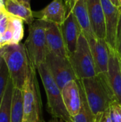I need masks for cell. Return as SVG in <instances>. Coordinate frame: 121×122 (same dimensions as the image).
Returning <instances> with one entry per match:
<instances>
[{
  "label": "cell",
  "mask_w": 121,
  "mask_h": 122,
  "mask_svg": "<svg viewBox=\"0 0 121 122\" xmlns=\"http://www.w3.org/2000/svg\"><path fill=\"white\" fill-rule=\"evenodd\" d=\"M17 1H20V2H21V3H23V4H24L26 5V6H30V1H31V0H17Z\"/></svg>",
  "instance_id": "83f0119b"
},
{
  "label": "cell",
  "mask_w": 121,
  "mask_h": 122,
  "mask_svg": "<svg viewBox=\"0 0 121 122\" xmlns=\"http://www.w3.org/2000/svg\"><path fill=\"white\" fill-rule=\"evenodd\" d=\"M46 39L48 51L62 57L68 58L61 25L47 21Z\"/></svg>",
  "instance_id": "7c38bea8"
},
{
  "label": "cell",
  "mask_w": 121,
  "mask_h": 122,
  "mask_svg": "<svg viewBox=\"0 0 121 122\" xmlns=\"http://www.w3.org/2000/svg\"><path fill=\"white\" fill-rule=\"evenodd\" d=\"M0 53L14 87L21 90L32 64L24 44L6 45L1 48Z\"/></svg>",
  "instance_id": "7a4b0ae2"
},
{
  "label": "cell",
  "mask_w": 121,
  "mask_h": 122,
  "mask_svg": "<svg viewBox=\"0 0 121 122\" xmlns=\"http://www.w3.org/2000/svg\"><path fill=\"white\" fill-rule=\"evenodd\" d=\"M86 38L94 60L97 74L107 75L110 49L106 39L96 37L93 34L84 35Z\"/></svg>",
  "instance_id": "ba28073f"
},
{
  "label": "cell",
  "mask_w": 121,
  "mask_h": 122,
  "mask_svg": "<svg viewBox=\"0 0 121 122\" xmlns=\"http://www.w3.org/2000/svg\"><path fill=\"white\" fill-rule=\"evenodd\" d=\"M2 56H1V53H0V62L1 61V60H2Z\"/></svg>",
  "instance_id": "4dcf8cb0"
},
{
  "label": "cell",
  "mask_w": 121,
  "mask_h": 122,
  "mask_svg": "<svg viewBox=\"0 0 121 122\" xmlns=\"http://www.w3.org/2000/svg\"><path fill=\"white\" fill-rule=\"evenodd\" d=\"M81 94H82V106L80 112L75 117L71 118L72 122H94L95 116L92 113L87 103L82 88H81Z\"/></svg>",
  "instance_id": "ffe728a7"
},
{
  "label": "cell",
  "mask_w": 121,
  "mask_h": 122,
  "mask_svg": "<svg viewBox=\"0 0 121 122\" xmlns=\"http://www.w3.org/2000/svg\"><path fill=\"white\" fill-rule=\"evenodd\" d=\"M94 122H112L109 109L96 114L95 116Z\"/></svg>",
  "instance_id": "d4e9b609"
},
{
  "label": "cell",
  "mask_w": 121,
  "mask_h": 122,
  "mask_svg": "<svg viewBox=\"0 0 121 122\" xmlns=\"http://www.w3.org/2000/svg\"><path fill=\"white\" fill-rule=\"evenodd\" d=\"M4 9L9 15L22 19L28 25L31 24L34 21L31 6L17 0H4Z\"/></svg>",
  "instance_id": "2e32d148"
},
{
  "label": "cell",
  "mask_w": 121,
  "mask_h": 122,
  "mask_svg": "<svg viewBox=\"0 0 121 122\" xmlns=\"http://www.w3.org/2000/svg\"><path fill=\"white\" fill-rule=\"evenodd\" d=\"M116 51L121 61V7L120 12V17L116 32Z\"/></svg>",
  "instance_id": "cb8c5ba5"
},
{
  "label": "cell",
  "mask_w": 121,
  "mask_h": 122,
  "mask_svg": "<svg viewBox=\"0 0 121 122\" xmlns=\"http://www.w3.org/2000/svg\"><path fill=\"white\" fill-rule=\"evenodd\" d=\"M120 60H121V59H120Z\"/></svg>",
  "instance_id": "836d02e7"
},
{
  "label": "cell",
  "mask_w": 121,
  "mask_h": 122,
  "mask_svg": "<svg viewBox=\"0 0 121 122\" xmlns=\"http://www.w3.org/2000/svg\"><path fill=\"white\" fill-rule=\"evenodd\" d=\"M45 64L61 89L68 82L77 80L68 58L62 57L48 51Z\"/></svg>",
  "instance_id": "52a82bcc"
},
{
  "label": "cell",
  "mask_w": 121,
  "mask_h": 122,
  "mask_svg": "<svg viewBox=\"0 0 121 122\" xmlns=\"http://www.w3.org/2000/svg\"><path fill=\"white\" fill-rule=\"evenodd\" d=\"M1 46H0V49H1Z\"/></svg>",
  "instance_id": "d6a6232c"
},
{
  "label": "cell",
  "mask_w": 121,
  "mask_h": 122,
  "mask_svg": "<svg viewBox=\"0 0 121 122\" xmlns=\"http://www.w3.org/2000/svg\"><path fill=\"white\" fill-rule=\"evenodd\" d=\"M3 12H6V11H5V9H4L1 8V7L0 6V14H1V13H3Z\"/></svg>",
  "instance_id": "f546056e"
},
{
  "label": "cell",
  "mask_w": 121,
  "mask_h": 122,
  "mask_svg": "<svg viewBox=\"0 0 121 122\" xmlns=\"http://www.w3.org/2000/svg\"><path fill=\"white\" fill-rule=\"evenodd\" d=\"M120 1V4H121V0H119Z\"/></svg>",
  "instance_id": "1f68e13d"
},
{
  "label": "cell",
  "mask_w": 121,
  "mask_h": 122,
  "mask_svg": "<svg viewBox=\"0 0 121 122\" xmlns=\"http://www.w3.org/2000/svg\"><path fill=\"white\" fill-rule=\"evenodd\" d=\"M61 29L69 56L76 51L79 36L82 32L72 11L67 13L65 21L61 25Z\"/></svg>",
  "instance_id": "8fae6325"
},
{
  "label": "cell",
  "mask_w": 121,
  "mask_h": 122,
  "mask_svg": "<svg viewBox=\"0 0 121 122\" xmlns=\"http://www.w3.org/2000/svg\"><path fill=\"white\" fill-rule=\"evenodd\" d=\"M36 71L37 70L31 64L27 79L21 89L24 104L23 122H43L41 101Z\"/></svg>",
  "instance_id": "277c9868"
},
{
  "label": "cell",
  "mask_w": 121,
  "mask_h": 122,
  "mask_svg": "<svg viewBox=\"0 0 121 122\" xmlns=\"http://www.w3.org/2000/svg\"><path fill=\"white\" fill-rule=\"evenodd\" d=\"M33 15L37 19L61 25L67 15L66 4L63 0H53L43 9L33 11Z\"/></svg>",
  "instance_id": "5bb4252c"
},
{
  "label": "cell",
  "mask_w": 121,
  "mask_h": 122,
  "mask_svg": "<svg viewBox=\"0 0 121 122\" xmlns=\"http://www.w3.org/2000/svg\"><path fill=\"white\" fill-rule=\"evenodd\" d=\"M49 122H65L63 120L61 119H57V118H53V120L50 121Z\"/></svg>",
  "instance_id": "f1b7e54d"
},
{
  "label": "cell",
  "mask_w": 121,
  "mask_h": 122,
  "mask_svg": "<svg viewBox=\"0 0 121 122\" xmlns=\"http://www.w3.org/2000/svg\"><path fill=\"white\" fill-rule=\"evenodd\" d=\"M9 79V74L8 68L4 60L2 59L0 62V106L2 102L4 93L7 86V84Z\"/></svg>",
  "instance_id": "7402d4cb"
},
{
  "label": "cell",
  "mask_w": 121,
  "mask_h": 122,
  "mask_svg": "<svg viewBox=\"0 0 121 122\" xmlns=\"http://www.w3.org/2000/svg\"><path fill=\"white\" fill-rule=\"evenodd\" d=\"M110 57L108 68V79L113 92L116 101L121 105V60L116 50L110 48Z\"/></svg>",
  "instance_id": "9a60e30c"
},
{
  "label": "cell",
  "mask_w": 121,
  "mask_h": 122,
  "mask_svg": "<svg viewBox=\"0 0 121 122\" xmlns=\"http://www.w3.org/2000/svg\"><path fill=\"white\" fill-rule=\"evenodd\" d=\"M112 122H121V105L116 101L109 107Z\"/></svg>",
  "instance_id": "603a6c76"
},
{
  "label": "cell",
  "mask_w": 121,
  "mask_h": 122,
  "mask_svg": "<svg viewBox=\"0 0 121 122\" xmlns=\"http://www.w3.org/2000/svg\"><path fill=\"white\" fill-rule=\"evenodd\" d=\"M61 94L68 113L71 118L75 117L80 112L82 106L81 87L78 79L66 84L61 89Z\"/></svg>",
  "instance_id": "30bf717a"
},
{
  "label": "cell",
  "mask_w": 121,
  "mask_h": 122,
  "mask_svg": "<svg viewBox=\"0 0 121 122\" xmlns=\"http://www.w3.org/2000/svg\"><path fill=\"white\" fill-rule=\"evenodd\" d=\"M8 21H9V14H7L3 19L0 20V34L2 36L5 31L6 30L7 25H8Z\"/></svg>",
  "instance_id": "484cf974"
},
{
  "label": "cell",
  "mask_w": 121,
  "mask_h": 122,
  "mask_svg": "<svg viewBox=\"0 0 121 122\" xmlns=\"http://www.w3.org/2000/svg\"><path fill=\"white\" fill-rule=\"evenodd\" d=\"M68 59L77 79L92 77L97 74L88 42L82 32L79 36L76 49L68 56Z\"/></svg>",
  "instance_id": "8992f818"
},
{
  "label": "cell",
  "mask_w": 121,
  "mask_h": 122,
  "mask_svg": "<svg viewBox=\"0 0 121 122\" xmlns=\"http://www.w3.org/2000/svg\"><path fill=\"white\" fill-rule=\"evenodd\" d=\"M106 23V41L109 47L116 50V32L120 17L121 7L114 6L110 0H101Z\"/></svg>",
  "instance_id": "9c48e42d"
},
{
  "label": "cell",
  "mask_w": 121,
  "mask_h": 122,
  "mask_svg": "<svg viewBox=\"0 0 121 122\" xmlns=\"http://www.w3.org/2000/svg\"><path fill=\"white\" fill-rule=\"evenodd\" d=\"M110 1L116 6L117 7H121V4H120V1L119 0H110Z\"/></svg>",
  "instance_id": "4316f807"
},
{
  "label": "cell",
  "mask_w": 121,
  "mask_h": 122,
  "mask_svg": "<svg viewBox=\"0 0 121 122\" xmlns=\"http://www.w3.org/2000/svg\"><path fill=\"white\" fill-rule=\"evenodd\" d=\"M47 97V107L48 112L53 118L61 119L65 122H72L62 98L61 89L56 84L49 72L45 62L40 64L36 69Z\"/></svg>",
  "instance_id": "3957f363"
},
{
  "label": "cell",
  "mask_w": 121,
  "mask_h": 122,
  "mask_svg": "<svg viewBox=\"0 0 121 122\" xmlns=\"http://www.w3.org/2000/svg\"><path fill=\"white\" fill-rule=\"evenodd\" d=\"M46 25L47 21L41 19L34 20L29 25V36L24 45L29 59L36 69L45 62L48 51L46 39Z\"/></svg>",
  "instance_id": "5b68a950"
},
{
  "label": "cell",
  "mask_w": 121,
  "mask_h": 122,
  "mask_svg": "<svg viewBox=\"0 0 121 122\" xmlns=\"http://www.w3.org/2000/svg\"><path fill=\"white\" fill-rule=\"evenodd\" d=\"M24 120V104L22 91L14 87L11 98V122H23Z\"/></svg>",
  "instance_id": "ac0fdd59"
},
{
  "label": "cell",
  "mask_w": 121,
  "mask_h": 122,
  "mask_svg": "<svg viewBox=\"0 0 121 122\" xmlns=\"http://www.w3.org/2000/svg\"><path fill=\"white\" fill-rule=\"evenodd\" d=\"M78 81L94 116L108 109L116 102L107 75L99 74Z\"/></svg>",
  "instance_id": "6da1fadb"
},
{
  "label": "cell",
  "mask_w": 121,
  "mask_h": 122,
  "mask_svg": "<svg viewBox=\"0 0 121 122\" xmlns=\"http://www.w3.org/2000/svg\"><path fill=\"white\" fill-rule=\"evenodd\" d=\"M91 26L94 35L106 39V23L101 0H86Z\"/></svg>",
  "instance_id": "4fadbf2b"
},
{
  "label": "cell",
  "mask_w": 121,
  "mask_h": 122,
  "mask_svg": "<svg viewBox=\"0 0 121 122\" xmlns=\"http://www.w3.org/2000/svg\"><path fill=\"white\" fill-rule=\"evenodd\" d=\"M71 11H73L82 33L84 35L93 34L91 26L86 0H79Z\"/></svg>",
  "instance_id": "e0dca14e"
},
{
  "label": "cell",
  "mask_w": 121,
  "mask_h": 122,
  "mask_svg": "<svg viewBox=\"0 0 121 122\" xmlns=\"http://www.w3.org/2000/svg\"><path fill=\"white\" fill-rule=\"evenodd\" d=\"M10 21L11 23L13 38L11 44H16L21 43L24 37V21L19 18L9 15Z\"/></svg>",
  "instance_id": "44dd1931"
},
{
  "label": "cell",
  "mask_w": 121,
  "mask_h": 122,
  "mask_svg": "<svg viewBox=\"0 0 121 122\" xmlns=\"http://www.w3.org/2000/svg\"><path fill=\"white\" fill-rule=\"evenodd\" d=\"M14 84L9 77L7 86L0 106V122H11V98Z\"/></svg>",
  "instance_id": "d6986e66"
}]
</instances>
